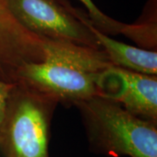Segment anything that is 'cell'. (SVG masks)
Instances as JSON below:
<instances>
[{"mask_svg": "<svg viewBox=\"0 0 157 157\" xmlns=\"http://www.w3.org/2000/svg\"><path fill=\"white\" fill-rule=\"evenodd\" d=\"M103 74L86 72L65 63H28L18 70L17 83L59 102L73 103L100 94Z\"/></svg>", "mask_w": 157, "mask_h": 157, "instance_id": "cell-4", "label": "cell"}, {"mask_svg": "<svg viewBox=\"0 0 157 157\" xmlns=\"http://www.w3.org/2000/svg\"><path fill=\"white\" fill-rule=\"evenodd\" d=\"M86 9L90 19L97 30L107 35H116L121 33L123 28V23L118 22L108 17L94 4L92 0H78Z\"/></svg>", "mask_w": 157, "mask_h": 157, "instance_id": "cell-10", "label": "cell"}, {"mask_svg": "<svg viewBox=\"0 0 157 157\" xmlns=\"http://www.w3.org/2000/svg\"><path fill=\"white\" fill-rule=\"evenodd\" d=\"M13 86H14V84L7 83V82L0 80V127L4 120L8 98L10 96L11 91Z\"/></svg>", "mask_w": 157, "mask_h": 157, "instance_id": "cell-11", "label": "cell"}, {"mask_svg": "<svg viewBox=\"0 0 157 157\" xmlns=\"http://www.w3.org/2000/svg\"><path fill=\"white\" fill-rule=\"evenodd\" d=\"M40 39L45 61L65 63L97 74H103L113 67L102 49H96L68 41Z\"/></svg>", "mask_w": 157, "mask_h": 157, "instance_id": "cell-6", "label": "cell"}, {"mask_svg": "<svg viewBox=\"0 0 157 157\" xmlns=\"http://www.w3.org/2000/svg\"><path fill=\"white\" fill-rule=\"evenodd\" d=\"M100 95L117 101L131 113L157 122V77L110 68L101 79Z\"/></svg>", "mask_w": 157, "mask_h": 157, "instance_id": "cell-5", "label": "cell"}, {"mask_svg": "<svg viewBox=\"0 0 157 157\" xmlns=\"http://www.w3.org/2000/svg\"><path fill=\"white\" fill-rule=\"evenodd\" d=\"M94 33L113 67L136 73L157 75L156 51L127 45L111 39L94 26Z\"/></svg>", "mask_w": 157, "mask_h": 157, "instance_id": "cell-7", "label": "cell"}, {"mask_svg": "<svg viewBox=\"0 0 157 157\" xmlns=\"http://www.w3.org/2000/svg\"><path fill=\"white\" fill-rule=\"evenodd\" d=\"M74 105L92 151L113 157H157V122L138 117L100 94Z\"/></svg>", "mask_w": 157, "mask_h": 157, "instance_id": "cell-1", "label": "cell"}, {"mask_svg": "<svg viewBox=\"0 0 157 157\" xmlns=\"http://www.w3.org/2000/svg\"><path fill=\"white\" fill-rule=\"evenodd\" d=\"M24 33V27L9 10L6 0H0V54L17 42Z\"/></svg>", "mask_w": 157, "mask_h": 157, "instance_id": "cell-9", "label": "cell"}, {"mask_svg": "<svg viewBox=\"0 0 157 157\" xmlns=\"http://www.w3.org/2000/svg\"><path fill=\"white\" fill-rule=\"evenodd\" d=\"M17 22L39 38L101 49L87 11L67 0H6Z\"/></svg>", "mask_w": 157, "mask_h": 157, "instance_id": "cell-3", "label": "cell"}, {"mask_svg": "<svg viewBox=\"0 0 157 157\" xmlns=\"http://www.w3.org/2000/svg\"><path fill=\"white\" fill-rule=\"evenodd\" d=\"M57 104L25 85L14 84L0 127L3 157H50L51 121Z\"/></svg>", "mask_w": 157, "mask_h": 157, "instance_id": "cell-2", "label": "cell"}, {"mask_svg": "<svg viewBox=\"0 0 157 157\" xmlns=\"http://www.w3.org/2000/svg\"><path fill=\"white\" fill-rule=\"evenodd\" d=\"M156 2L150 3V11H145L144 18L138 24L126 25L121 33L128 37L135 43L142 46L143 49L155 51L156 48Z\"/></svg>", "mask_w": 157, "mask_h": 157, "instance_id": "cell-8", "label": "cell"}]
</instances>
